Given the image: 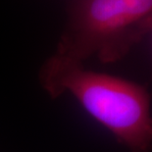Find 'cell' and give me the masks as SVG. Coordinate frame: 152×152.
<instances>
[{"label":"cell","instance_id":"obj_1","mask_svg":"<svg viewBox=\"0 0 152 152\" xmlns=\"http://www.w3.org/2000/svg\"><path fill=\"white\" fill-rule=\"evenodd\" d=\"M38 80L51 98L72 95L129 152L152 151L151 97L143 86L55 54L41 66Z\"/></svg>","mask_w":152,"mask_h":152},{"label":"cell","instance_id":"obj_2","mask_svg":"<svg viewBox=\"0 0 152 152\" xmlns=\"http://www.w3.org/2000/svg\"><path fill=\"white\" fill-rule=\"evenodd\" d=\"M152 0H72L55 55L113 63L149 31Z\"/></svg>","mask_w":152,"mask_h":152},{"label":"cell","instance_id":"obj_3","mask_svg":"<svg viewBox=\"0 0 152 152\" xmlns=\"http://www.w3.org/2000/svg\"><path fill=\"white\" fill-rule=\"evenodd\" d=\"M148 34H150L151 37H152V21H151V24H150V27H149V31H148Z\"/></svg>","mask_w":152,"mask_h":152}]
</instances>
